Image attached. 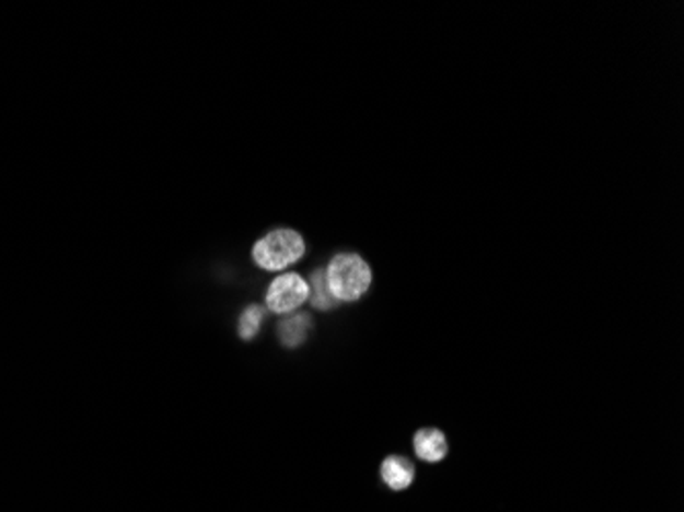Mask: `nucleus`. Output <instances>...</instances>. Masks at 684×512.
Returning <instances> with one entry per match:
<instances>
[{
	"mask_svg": "<svg viewBox=\"0 0 684 512\" xmlns=\"http://www.w3.org/2000/svg\"><path fill=\"white\" fill-rule=\"evenodd\" d=\"M310 328H312V321H310L308 314L289 316V318L281 321V324H279V340L283 342V347H287V349H295L305 340Z\"/></svg>",
	"mask_w": 684,
	"mask_h": 512,
	"instance_id": "nucleus-6",
	"label": "nucleus"
},
{
	"mask_svg": "<svg viewBox=\"0 0 684 512\" xmlns=\"http://www.w3.org/2000/svg\"><path fill=\"white\" fill-rule=\"evenodd\" d=\"M308 288H310V304L314 305L316 310L335 307L336 300L333 298L331 289H328V283H326V272L322 271V269L314 271Z\"/></svg>",
	"mask_w": 684,
	"mask_h": 512,
	"instance_id": "nucleus-7",
	"label": "nucleus"
},
{
	"mask_svg": "<svg viewBox=\"0 0 684 512\" xmlns=\"http://www.w3.org/2000/svg\"><path fill=\"white\" fill-rule=\"evenodd\" d=\"M326 283L336 302H357L371 286V269L361 256L343 253L331 260Z\"/></svg>",
	"mask_w": 684,
	"mask_h": 512,
	"instance_id": "nucleus-1",
	"label": "nucleus"
},
{
	"mask_svg": "<svg viewBox=\"0 0 684 512\" xmlns=\"http://www.w3.org/2000/svg\"><path fill=\"white\" fill-rule=\"evenodd\" d=\"M414 451L422 462H429V464L443 462L447 455L445 434L441 431H434V429L416 432Z\"/></svg>",
	"mask_w": 684,
	"mask_h": 512,
	"instance_id": "nucleus-4",
	"label": "nucleus"
},
{
	"mask_svg": "<svg viewBox=\"0 0 684 512\" xmlns=\"http://www.w3.org/2000/svg\"><path fill=\"white\" fill-rule=\"evenodd\" d=\"M305 253L302 236L293 230H275L256 242L253 258L265 271H281L298 263Z\"/></svg>",
	"mask_w": 684,
	"mask_h": 512,
	"instance_id": "nucleus-2",
	"label": "nucleus"
},
{
	"mask_svg": "<svg viewBox=\"0 0 684 512\" xmlns=\"http://www.w3.org/2000/svg\"><path fill=\"white\" fill-rule=\"evenodd\" d=\"M265 318V310L260 305H248L242 316H240L239 333L240 338L251 340L258 335V328Z\"/></svg>",
	"mask_w": 684,
	"mask_h": 512,
	"instance_id": "nucleus-8",
	"label": "nucleus"
},
{
	"mask_svg": "<svg viewBox=\"0 0 684 512\" xmlns=\"http://www.w3.org/2000/svg\"><path fill=\"white\" fill-rule=\"evenodd\" d=\"M310 298V288L298 272H286L277 277L267 291V305L275 314H287Z\"/></svg>",
	"mask_w": 684,
	"mask_h": 512,
	"instance_id": "nucleus-3",
	"label": "nucleus"
},
{
	"mask_svg": "<svg viewBox=\"0 0 684 512\" xmlns=\"http://www.w3.org/2000/svg\"><path fill=\"white\" fill-rule=\"evenodd\" d=\"M382 478L392 490H406L414 480V467L408 459L392 455L382 464Z\"/></svg>",
	"mask_w": 684,
	"mask_h": 512,
	"instance_id": "nucleus-5",
	"label": "nucleus"
}]
</instances>
